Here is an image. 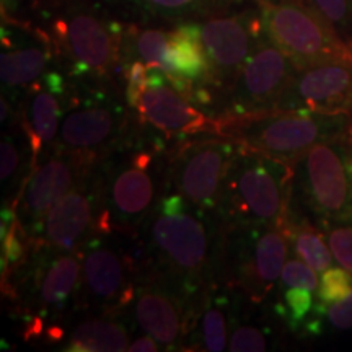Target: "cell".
I'll return each instance as SVG.
<instances>
[{
	"mask_svg": "<svg viewBox=\"0 0 352 352\" xmlns=\"http://www.w3.org/2000/svg\"><path fill=\"white\" fill-rule=\"evenodd\" d=\"M60 44L72 60L74 76L113 74L118 59V33L114 25H104L90 12H74L56 25Z\"/></svg>",
	"mask_w": 352,
	"mask_h": 352,
	"instance_id": "obj_15",
	"label": "cell"
},
{
	"mask_svg": "<svg viewBox=\"0 0 352 352\" xmlns=\"http://www.w3.org/2000/svg\"><path fill=\"white\" fill-rule=\"evenodd\" d=\"M228 349L232 352H263L267 349V341L261 329L243 324L233 329Z\"/></svg>",
	"mask_w": 352,
	"mask_h": 352,
	"instance_id": "obj_33",
	"label": "cell"
},
{
	"mask_svg": "<svg viewBox=\"0 0 352 352\" xmlns=\"http://www.w3.org/2000/svg\"><path fill=\"white\" fill-rule=\"evenodd\" d=\"M129 333L111 316L87 320L74 329L65 351L72 352H121L129 347Z\"/></svg>",
	"mask_w": 352,
	"mask_h": 352,
	"instance_id": "obj_22",
	"label": "cell"
},
{
	"mask_svg": "<svg viewBox=\"0 0 352 352\" xmlns=\"http://www.w3.org/2000/svg\"><path fill=\"white\" fill-rule=\"evenodd\" d=\"M134 314L139 327L165 349H176L186 334V308L173 290L151 280L135 289Z\"/></svg>",
	"mask_w": 352,
	"mask_h": 352,
	"instance_id": "obj_18",
	"label": "cell"
},
{
	"mask_svg": "<svg viewBox=\"0 0 352 352\" xmlns=\"http://www.w3.org/2000/svg\"><path fill=\"white\" fill-rule=\"evenodd\" d=\"M135 2L157 15L179 16L199 8L204 0H135Z\"/></svg>",
	"mask_w": 352,
	"mask_h": 352,
	"instance_id": "obj_34",
	"label": "cell"
},
{
	"mask_svg": "<svg viewBox=\"0 0 352 352\" xmlns=\"http://www.w3.org/2000/svg\"><path fill=\"white\" fill-rule=\"evenodd\" d=\"M60 96L63 94L52 91L43 82V78L41 82L33 85V95L30 98L28 109L23 118V131L33 153V165H36L43 148L46 145L54 144L57 138V126L63 116Z\"/></svg>",
	"mask_w": 352,
	"mask_h": 352,
	"instance_id": "obj_20",
	"label": "cell"
},
{
	"mask_svg": "<svg viewBox=\"0 0 352 352\" xmlns=\"http://www.w3.org/2000/svg\"><path fill=\"white\" fill-rule=\"evenodd\" d=\"M111 232V219L103 199V179L95 168L52 206L41 232L30 240V245L59 253L78 252L96 233Z\"/></svg>",
	"mask_w": 352,
	"mask_h": 352,
	"instance_id": "obj_7",
	"label": "cell"
},
{
	"mask_svg": "<svg viewBox=\"0 0 352 352\" xmlns=\"http://www.w3.org/2000/svg\"><path fill=\"white\" fill-rule=\"evenodd\" d=\"M20 148L10 135H3L0 144V179L10 182L20 166Z\"/></svg>",
	"mask_w": 352,
	"mask_h": 352,
	"instance_id": "obj_35",
	"label": "cell"
},
{
	"mask_svg": "<svg viewBox=\"0 0 352 352\" xmlns=\"http://www.w3.org/2000/svg\"><path fill=\"white\" fill-rule=\"evenodd\" d=\"M263 32L298 69L352 57V50L310 6L296 0H261Z\"/></svg>",
	"mask_w": 352,
	"mask_h": 352,
	"instance_id": "obj_5",
	"label": "cell"
},
{
	"mask_svg": "<svg viewBox=\"0 0 352 352\" xmlns=\"http://www.w3.org/2000/svg\"><path fill=\"white\" fill-rule=\"evenodd\" d=\"M168 83L164 70L148 69V83L138 111L140 122L155 127L166 139L184 140L189 135L212 134L215 121L192 107Z\"/></svg>",
	"mask_w": 352,
	"mask_h": 352,
	"instance_id": "obj_16",
	"label": "cell"
},
{
	"mask_svg": "<svg viewBox=\"0 0 352 352\" xmlns=\"http://www.w3.org/2000/svg\"><path fill=\"white\" fill-rule=\"evenodd\" d=\"M212 134L292 164L314 145L352 135V116L272 108L215 118Z\"/></svg>",
	"mask_w": 352,
	"mask_h": 352,
	"instance_id": "obj_2",
	"label": "cell"
},
{
	"mask_svg": "<svg viewBox=\"0 0 352 352\" xmlns=\"http://www.w3.org/2000/svg\"><path fill=\"white\" fill-rule=\"evenodd\" d=\"M153 151L138 147L108 166L103 179V199L113 230L135 236L152 212L155 179L152 175Z\"/></svg>",
	"mask_w": 352,
	"mask_h": 352,
	"instance_id": "obj_10",
	"label": "cell"
},
{
	"mask_svg": "<svg viewBox=\"0 0 352 352\" xmlns=\"http://www.w3.org/2000/svg\"><path fill=\"white\" fill-rule=\"evenodd\" d=\"M239 148L240 144L235 140L215 138V134L214 138L184 139L168 158L166 176L191 208L199 212L217 209L228 168Z\"/></svg>",
	"mask_w": 352,
	"mask_h": 352,
	"instance_id": "obj_6",
	"label": "cell"
},
{
	"mask_svg": "<svg viewBox=\"0 0 352 352\" xmlns=\"http://www.w3.org/2000/svg\"><path fill=\"white\" fill-rule=\"evenodd\" d=\"M227 298H215L201 316V347L209 352H220L227 347V315L223 305Z\"/></svg>",
	"mask_w": 352,
	"mask_h": 352,
	"instance_id": "obj_26",
	"label": "cell"
},
{
	"mask_svg": "<svg viewBox=\"0 0 352 352\" xmlns=\"http://www.w3.org/2000/svg\"><path fill=\"white\" fill-rule=\"evenodd\" d=\"M41 264L34 276L36 302L43 311L60 310L78 290L82 277V258L78 252L59 253Z\"/></svg>",
	"mask_w": 352,
	"mask_h": 352,
	"instance_id": "obj_19",
	"label": "cell"
},
{
	"mask_svg": "<svg viewBox=\"0 0 352 352\" xmlns=\"http://www.w3.org/2000/svg\"><path fill=\"white\" fill-rule=\"evenodd\" d=\"M100 164L101 162L95 158L80 153L54 151L43 164L33 165L32 173L25 179L16 199L12 202L30 240L39 235L44 217L52 206Z\"/></svg>",
	"mask_w": 352,
	"mask_h": 352,
	"instance_id": "obj_12",
	"label": "cell"
},
{
	"mask_svg": "<svg viewBox=\"0 0 352 352\" xmlns=\"http://www.w3.org/2000/svg\"><path fill=\"white\" fill-rule=\"evenodd\" d=\"M245 230L248 239L236 267V283L253 302H261L283 274L290 241L284 226Z\"/></svg>",
	"mask_w": 352,
	"mask_h": 352,
	"instance_id": "obj_17",
	"label": "cell"
},
{
	"mask_svg": "<svg viewBox=\"0 0 352 352\" xmlns=\"http://www.w3.org/2000/svg\"><path fill=\"white\" fill-rule=\"evenodd\" d=\"M0 108H2V113H0V121H2V124H6L8 116L12 114L10 103H8V101L6 100V96H2V100H0Z\"/></svg>",
	"mask_w": 352,
	"mask_h": 352,
	"instance_id": "obj_38",
	"label": "cell"
},
{
	"mask_svg": "<svg viewBox=\"0 0 352 352\" xmlns=\"http://www.w3.org/2000/svg\"><path fill=\"white\" fill-rule=\"evenodd\" d=\"M352 292V274L344 267H329L323 272L318 298L323 303L340 302Z\"/></svg>",
	"mask_w": 352,
	"mask_h": 352,
	"instance_id": "obj_28",
	"label": "cell"
},
{
	"mask_svg": "<svg viewBox=\"0 0 352 352\" xmlns=\"http://www.w3.org/2000/svg\"><path fill=\"white\" fill-rule=\"evenodd\" d=\"M168 57L173 74L191 78L204 87L209 77V63L201 38V25H182L168 33Z\"/></svg>",
	"mask_w": 352,
	"mask_h": 352,
	"instance_id": "obj_21",
	"label": "cell"
},
{
	"mask_svg": "<svg viewBox=\"0 0 352 352\" xmlns=\"http://www.w3.org/2000/svg\"><path fill=\"white\" fill-rule=\"evenodd\" d=\"M261 32V20H246L245 16H215L202 23L201 38L209 63V77L204 88L226 95L258 44Z\"/></svg>",
	"mask_w": 352,
	"mask_h": 352,
	"instance_id": "obj_13",
	"label": "cell"
},
{
	"mask_svg": "<svg viewBox=\"0 0 352 352\" xmlns=\"http://www.w3.org/2000/svg\"><path fill=\"white\" fill-rule=\"evenodd\" d=\"M148 223V250L158 264V276L168 279L166 287L184 300L191 297L210 274V236L204 222L186 210L176 214L151 212Z\"/></svg>",
	"mask_w": 352,
	"mask_h": 352,
	"instance_id": "obj_3",
	"label": "cell"
},
{
	"mask_svg": "<svg viewBox=\"0 0 352 352\" xmlns=\"http://www.w3.org/2000/svg\"><path fill=\"white\" fill-rule=\"evenodd\" d=\"M284 230L292 243L294 252L302 261L314 267L316 272H324L331 267L333 253L324 245L321 233L314 226H310L308 220L302 219L297 222L292 217V209H290L289 217L284 223Z\"/></svg>",
	"mask_w": 352,
	"mask_h": 352,
	"instance_id": "obj_23",
	"label": "cell"
},
{
	"mask_svg": "<svg viewBox=\"0 0 352 352\" xmlns=\"http://www.w3.org/2000/svg\"><path fill=\"white\" fill-rule=\"evenodd\" d=\"M294 166L240 145L228 168L219 214L227 228L284 226L292 202Z\"/></svg>",
	"mask_w": 352,
	"mask_h": 352,
	"instance_id": "obj_1",
	"label": "cell"
},
{
	"mask_svg": "<svg viewBox=\"0 0 352 352\" xmlns=\"http://www.w3.org/2000/svg\"><path fill=\"white\" fill-rule=\"evenodd\" d=\"M283 284L287 287H302L314 292L318 287V276L311 266L300 259H289L284 264L283 274H280Z\"/></svg>",
	"mask_w": 352,
	"mask_h": 352,
	"instance_id": "obj_30",
	"label": "cell"
},
{
	"mask_svg": "<svg viewBox=\"0 0 352 352\" xmlns=\"http://www.w3.org/2000/svg\"><path fill=\"white\" fill-rule=\"evenodd\" d=\"M127 127L129 118L116 96L103 91L76 96L60 121L52 148L103 162L124 142Z\"/></svg>",
	"mask_w": 352,
	"mask_h": 352,
	"instance_id": "obj_8",
	"label": "cell"
},
{
	"mask_svg": "<svg viewBox=\"0 0 352 352\" xmlns=\"http://www.w3.org/2000/svg\"><path fill=\"white\" fill-rule=\"evenodd\" d=\"M280 315L287 320L289 327L296 329L310 314L314 300H311V292L302 287H290L284 294V305H279Z\"/></svg>",
	"mask_w": 352,
	"mask_h": 352,
	"instance_id": "obj_29",
	"label": "cell"
},
{
	"mask_svg": "<svg viewBox=\"0 0 352 352\" xmlns=\"http://www.w3.org/2000/svg\"><path fill=\"white\" fill-rule=\"evenodd\" d=\"M308 6L352 50V0H308Z\"/></svg>",
	"mask_w": 352,
	"mask_h": 352,
	"instance_id": "obj_27",
	"label": "cell"
},
{
	"mask_svg": "<svg viewBox=\"0 0 352 352\" xmlns=\"http://www.w3.org/2000/svg\"><path fill=\"white\" fill-rule=\"evenodd\" d=\"M328 320L338 329L352 328V292L328 308Z\"/></svg>",
	"mask_w": 352,
	"mask_h": 352,
	"instance_id": "obj_36",
	"label": "cell"
},
{
	"mask_svg": "<svg viewBox=\"0 0 352 352\" xmlns=\"http://www.w3.org/2000/svg\"><path fill=\"white\" fill-rule=\"evenodd\" d=\"M277 108L352 116V57L298 69Z\"/></svg>",
	"mask_w": 352,
	"mask_h": 352,
	"instance_id": "obj_14",
	"label": "cell"
},
{
	"mask_svg": "<svg viewBox=\"0 0 352 352\" xmlns=\"http://www.w3.org/2000/svg\"><path fill=\"white\" fill-rule=\"evenodd\" d=\"M134 50L139 59L148 69H160L173 74L168 57V34L160 30H142L135 33Z\"/></svg>",
	"mask_w": 352,
	"mask_h": 352,
	"instance_id": "obj_25",
	"label": "cell"
},
{
	"mask_svg": "<svg viewBox=\"0 0 352 352\" xmlns=\"http://www.w3.org/2000/svg\"><path fill=\"white\" fill-rule=\"evenodd\" d=\"M292 166V196L321 222L352 223V135L314 145Z\"/></svg>",
	"mask_w": 352,
	"mask_h": 352,
	"instance_id": "obj_4",
	"label": "cell"
},
{
	"mask_svg": "<svg viewBox=\"0 0 352 352\" xmlns=\"http://www.w3.org/2000/svg\"><path fill=\"white\" fill-rule=\"evenodd\" d=\"M50 54L41 47L3 52L0 57V77L7 87H25L44 76Z\"/></svg>",
	"mask_w": 352,
	"mask_h": 352,
	"instance_id": "obj_24",
	"label": "cell"
},
{
	"mask_svg": "<svg viewBox=\"0 0 352 352\" xmlns=\"http://www.w3.org/2000/svg\"><path fill=\"white\" fill-rule=\"evenodd\" d=\"M297 70V64L271 39L258 41L232 87L223 95V107L219 116L277 108Z\"/></svg>",
	"mask_w": 352,
	"mask_h": 352,
	"instance_id": "obj_11",
	"label": "cell"
},
{
	"mask_svg": "<svg viewBox=\"0 0 352 352\" xmlns=\"http://www.w3.org/2000/svg\"><path fill=\"white\" fill-rule=\"evenodd\" d=\"M126 78V101L127 104L135 111H139L142 95L148 83V67L142 60H134L129 67L124 70Z\"/></svg>",
	"mask_w": 352,
	"mask_h": 352,
	"instance_id": "obj_31",
	"label": "cell"
},
{
	"mask_svg": "<svg viewBox=\"0 0 352 352\" xmlns=\"http://www.w3.org/2000/svg\"><path fill=\"white\" fill-rule=\"evenodd\" d=\"M328 243L334 259L352 274V227L340 226L328 232Z\"/></svg>",
	"mask_w": 352,
	"mask_h": 352,
	"instance_id": "obj_32",
	"label": "cell"
},
{
	"mask_svg": "<svg viewBox=\"0 0 352 352\" xmlns=\"http://www.w3.org/2000/svg\"><path fill=\"white\" fill-rule=\"evenodd\" d=\"M160 344L153 340L152 336H144V338H138L135 341H132L127 351L131 352H157L160 351Z\"/></svg>",
	"mask_w": 352,
	"mask_h": 352,
	"instance_id": "obj_37",
	"label": "cell"
},
{
	"mask_svg": "<svg viewBox=\"0 0 352 352\" xmlns=\"http://www.w3.org/2000/svg\"><path fill=\"white\" fill-rule=\"evenodd\" d=\"M108 239L109 233H96L78 248L82 280L77 294L83 307L98 308L103 315L113 316L134 302L135 263L124 248Z\"/></svg>",
	"mask_w": 352,
	"mask_h": 352,
	"instance_id": "obj_9",
	"label": "cell"
}]
</instances>
